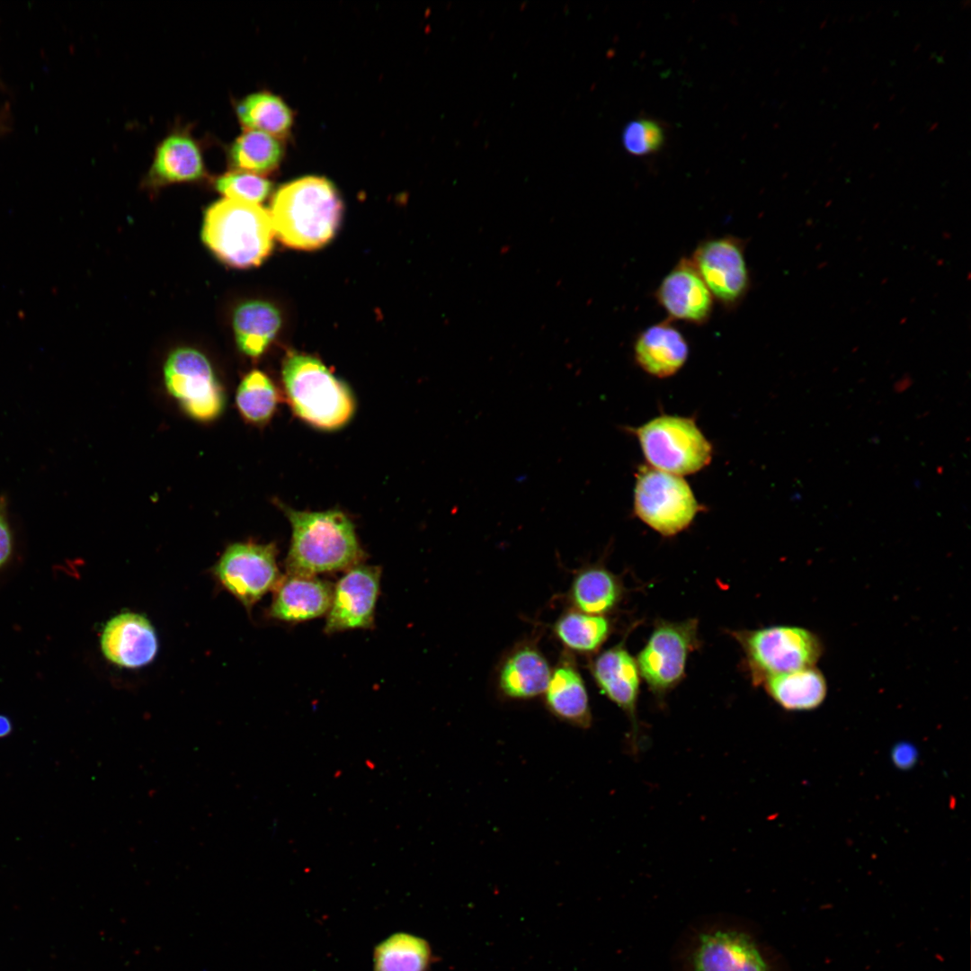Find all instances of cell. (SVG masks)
Wrapping results in <instances>:
<instances>
[{"label": "cell", "mask_w": 971, "mask_h": 971, "mask_svg": "<svg viewBox=\"0 0 971 971\" xmlns=\"http://www.w3.org/2000/svg\"><path fill=\"white\" fill-rule=\"evenodd\" d=\"M274 235L284 245L313 250L325 245L340 224L343 204L325 178L307 176L282 186L269 210Z\"/></svg>", "instance_id": "6da1fadb"}, {"label": "cell", "mask_w": 971, "mask_h": 971, "mask_svg": "<svg viewBox=\"0 0 971 971\" xmlns=\"http://www.w3.org/2000/svg\"><path fill=\"white\" fill-rule=\"evenodd\" d=\"M284 511L292 528L287 573L316 575L348 570L364 558L354 526L343 512Z\"/></svg>", "instance_id": "7a4b0ae2"}, {"label": "cell", "mask_w": 971, "mask_h": 971, "mask_svg": "<svg viewBox=\"0 0 971 971\" xmlns=\"http://www.w3.org/2000/svg\"><path fill=\"white\" fill-rule=\"evenodd\" d=\"M274 236L270 212L259 204L223 198L204 214L203 242L232 267L259 265L270 254Z\"/></svg>", "instance_id": "3957f363"}, {"label": "cell", "mask_w": 971, "mask_h": 971, "mask_svg": "<svg viewBox=\"0 0 971 971\" xmlns=\"http://www.w3.org/2000/svg\"><path fill=\"white\" fill-rule=\"evenodd\" d=\"M288 402L297 416L323 430L344 425L354 412V400L346 385L319 360L290 353L282 366Z\"/></svg>", "instance_id": "277c9868"}, {"label": "cell", "mask_w": 971, "mask_h": 971, "mask_svg": "<svg viewBox=\"0 0 971 971\" xmlns=\"http://www.w3.org/2000/svg\"><path fill=\"white\" fill-rule=\"evenodd\" d=\"M734 637L742 646L753 681L815 666L823 644L814 632L801 627L773 626L738 631Z\"/></svg>", "instance_id": "5b68a950"}, {"label": "cell", "mask_w": 971, "mask_h": 971, "mask_svg": "<svg viewBox=\"0 0 971 971\" xmlns=\"http://www.w3.org/2000/svg\"><path fill=\"white\" fill-rule=\"evenodd\" d=\"M645 458L654 468L680 476L708 466L712 446L691 418L661 415L635 429Z\"/></svg>", "instance_id": "8992f818"}, {"label": "cell", "mask_w": 971, "mask_h": 971, "mask_svg": "<svg viewBox=\"0 0 971 971\" xmlns=\"http://www.w3.org/2000/svg\"><path fill=\"white\" fill-rule=\"evenodd\" d=\"M634 511L654 530L670 537L690 525L699 505L681 477L642 466L637 473Z\"/></svg>", "instance_id": "52a82bcc"}, {"label": "cell", "mask_w": 971, "mask_h": 971, "mask_svg": "<svg viewBox=\"0 0 971 971\" xmlns=\"http://www.w3.org/2000/svg\"><path fill=\"white\" fill-rule=\"evenodd\" d=\"M745 247L740 237L713 236L700 241L690 257L714 300L728 311L736 309L751 289Z\"/></svg>", "instance_id": "ba28073f"}, {"label": "cell", "mask_w": 971, "mask_h": 971, "mask_svg": "<svg viewBox=\"0 0 971 971\" xmlns=\"http://www.w3.org/2000/svg\"><path fill=\"white\" fill-rule=\"evenodd\" d=\"M699 646L698 620H660L637 658L640 676L658 697L683 678L689 655Z\"/></svg>", "instance_id": "9c48e42d"}, {"label": "cell", "mask_w": 971, "mask_h": 971, "mask_svg": "<svg viewBox=\"0 0 971 971\" xmlns=\"http://www.w3.org/2000/svg\"><path fill=\"white\" fill-rule=\"evenodd\" d=\"M164 375L167 391L189 416L207 422L221 414L223 389L202 353L192 348L174 351L166 360Z\"/></svg>", "instance_id": "30bf717a"}, {"label": "cell", "mask_w": 971, "mask_h": 971, "mask_svg": "<svg viewBox=\"0 0 971 971\" xmlns=\"http://www.w3.org/2000/svg\"><path fill=\"white\" fill-rule=\"evenodd\" d=\"M276 555L273 543H235L225 550L214 573L223 587L250 609L274 590L281 577Z\"/></svg>", "instance_id": "8fae6325"}, {"label": "cell", "mask_w": 971, "mask_h": 971, "mask_svg": "<svg viewBox=\"0 0 971 971\" xmlns=\"http://www.w3.org/2000/svg\"><path fill=\"white\" fill-rule=\"evenodd\" d=\"M381 569L357 565L334 585L325 632L328 634L354 628H370L374 623L379 593Z\"/></svg>", "instance_id": "7c38bea8"}, {"label": "cell", "mask_w": 971, "mask_h": 971, "mask_svg": "<svg viewBox=\"0 0 971 971\" xmlns=\"http://www.w3.org/2000/svg\"><path fill=\"white\" fill-rule=\"evenodd\" d=\"M655 298L668 319L696 325L708 322L714 298L690 258L682 257L663 278Z\"/></svg>", "instance_id": "4fadbf2b"}, {"label": "cell", "mask_w": 971, "mask_h": 971, "mask_svg": "<svg viewBox=\"0 0 971 971\" xmlns=\"http://www.w3.org/2000/svg\"><path fill=\"white\" fill-rule=\"evenodd\" d=\"M693 971H771L755 941L735 930H715L699 937Z\"/></svg>", "instance_id": "5bb4252c"}, {"label": "cell", "mask_w": 971, "mask_h": 971, "mask_svg": "<svg viewBox=\"0 0 971 971\" xmlns=\"http://www.w3.org/2000/svg\"><path fill=\"white\" fill-rule=\"evenodd\" d=\"M103 655L125 668L149 664L157 652V639L150 622L142 615L120 613L105 625L101 636Z\"/></svg>", "instance_id": "9a60e30c"}, {"label": "cell", "mask_w": 971, "mask_h": 971, "mask_svg": "<svg viewBox=\"0 0 971 971\" xmlns=\"http://www.w3.org/2000/svg\"><path fill=\"white\" fill-rule=\"evenodd\" d=\"M273 591L270 615L286 622H300L327 613L334 585L316 575L287 573Z\"/></svg>", "instance_id": "2e32d148"}, {"label": "cell", "mask_w": 971, "mask_h": 971, "mask_svg": "<svg viewBox=\"0 0 971 971\" xmlns=\"http://www.w3.org/2000/svg\"><path fill=\"white\" fill-rule=\"evenodd\" d=\"M591 671L601 692L627 713L632 722L636 737L637 704L640 684V673L636 659L625 646L617 645L598 655L592 661Z\"/></svg>", "instance_id": "e0dca14e"}, {"label": "cell", "mask_w": 971, "mask_h": 971, "mask_svg": "<svg viewBox=\"0 0 971 971\" xmlns=\"http://www.w3.org/2000/svg\"><path fill=\"white\" fill-rule=\"evenodd\" d=\"M633 352L636 362L645 372L664 379L683 367L690 348L682 333L667 318L638 333Z\"/></svg>", "instance_id": "ac0fdd59"}, {"label": "cell", "mask_w": 971, "mask_h": 971, "mask_svg": "<svg viewBox=\"0 0 971 971\" xmlns=\"http://www.w3.org/2000/svg\"><path fill=\"white\" fill-rule=\"evenodd\" d=\"M205 174L200 144L186 130H176L157 145L148 178L156 184H168L194 182Z\"/></svg>", "instance_id": "d6986e66"}, {"label": "cell", "mask_w": 971, "mask_h": 971, "mask_svg": "<svg viewBox=\"0 0 971 971\" xmlns=\"http://www.w3.org/2000/svg\"><path fill=\"white\" fill-rule=\"evenodd\" d=\"M551 670L543 654L532 646L514 649L499 670L503 693L512 699H530L545 692Z\"/></svg>", "instance_id": "ffe728a7"}, {"label": "cell", "mask_w": 971, "mask_h": 971, "mask_svg": "<svg viewBox=\"0 0 971 971\" xmlns=\"http://www.w3.org/2000/svg\"><path fill=\"white\" fill-rule=\"evenodd\" d=\"M763 683L770 697L789 711L815 709L827 693L826 680L815 666L774 675Z\"/></svg>", "instance_id": "44dd1931"}, {"label": "cell", "mask_w": 971, "mask_h": 971, "mask_svg": "<svg viewBox=\"0 0 971 971\" xmlns=\"http://www.w3.org/2000/svg\"><path fill=\"white\" fill-rule=\"evenodd\" d=\"M546 703L557 717L579 726H589L591 710L587 690L578 670L569 662L560 663L545 690Z\"/></svg>", "instance_id": "7402d4cb"}, {"label": "cell", "mask_w": 971, "mask_h": 971, "mask_svg": "<svg viewBox=\"0 0 971 971\" xmlns=\"http://www.w3.org/2000/svg\"><path fill=\"white\" fill-rule=\"evenodd\" d=\"M623 592L619 576L601 566L593 565L576 574L569 597L575 610L603 616L618 606Z\"/></svg>", "instance_id": "603a6c76"}, {"label": "cell", "mask_w": 971, "mask_h": 971, "mask_svg": "<svg viewBox=\"0 0 971 971\" xmlns=\"http://www.w3.org/2000/svg\"><path fill=\"white\" fill-rule=\"evenodd\" d=\"M281 326V315L272 304L249 301L241 304L233 315V328L238 348L246 355H261Z\"/></svg>", "instance_id": "cb8c5ba5"}, {"label": "cell", "mask_w": 971, "mask_h": 971, "mask_svg": "<svg viewBox=\"0 0 971 971\" xmlns=\"http://www.w3.org/2000/svg\"><path fill=\"white\" fill-rule=\"evenodd\" d=\"M235 110L245 129L262 131L275 138L286 135L293 121L287 104L266 91L245 95L236 102Z\"/></svg>", "instance_id": "d4e9b609"}, {"label": "cell", "mask_w": 971, "mask_h": 971, "mask_svg": "<svg viewBox=\"0 0 971 971\" xmlns=\"http://www.w3.org/2000/svg\"><path fill=\"white\" fill-rule=\"evenodd\" d=\"M233 170L259 174L272 172L280 164L282 147L277 138L267 133L245 129L227 150Z\"/></svg>", "instance_id": "484cf974"}, {"label": "cell", "mask_w": 971, "mask_h": 971, "mask_svg": "<svg viewBox=\"0 0 971 971\" xmlns=\"http://www.w3.org/2000/svg\"><path fill=\"white\" fill-rule=\"evenodd\" d=\"M430 959V947L424 940L396 933L376 947L374 971H426Z\"/></svg>", "instance_id": "4316f807"}, {"label": "cell", "mask_w": 971, "mask_h": 971, "mask_svg": "<svg viewBox=\"0 0 971 971\" xmlns=\"http://www.w3.org/2000/svg\"><path fill=\"white\" fill-rule=\"evenodd\" d=\"M554 631L560 642L578 653H592L608 638L610 624L604 616L577 610L565 612L557 620Z\"/></svg>", "instance_id": "83f0119b"}, {"label": "cell", "mask_w": 971, "mask_h": 971, "mask_svg": "<svg viewBox=\"0 0 971 971\" xmlns=\"http://www.w3.org/2000/svg\"><path fill=\"white\" fill-rule=\"evenodd\" d=\"M278 401L276 388L260 370H253L243 379L236 396L241 415L255 424L264 423L272 416Z\"/></svg>", "instance_id": "f1b7e54d"}, {"label": "cell", "mask_w": 971, "mask_h": 971, "mask_svg": "<svg viewBox=\"0 0 971 971\" xmlns=\"http://www.w3.org/2000/svg\"><path fill=\"white\" fill-rule=\"evenodd\" d=\"M214 187L227 199L259 204L269 195L272 183L259 174L232 170L218 176Z\"/></svg>", "instance_id": "f546056e"}, {"label": "cell", "mask_w": 971, "mask_h": 971, "mask_svg": "<svg viewBox=\"0 0 971 971\" xmlns=\"http://www.w3.org/2000/svg\"><path fill=\"white\" fill-rule=\"evenodd\" d=\"M665 140V131L660 122L640 118L629 121L623 129L621 142L625 150L636 156L659 151Z\"/></svg>", "instance_id": "4dcf8cb0"}, {"label": "cell", "mask_w": 971, "mask_h": 971, "mask_svg": "<svg viewBox=\"0 0 971 971\" xmlns=\"http://www.w3.org/2000/svg\"><path fill=\"white\" fill-rule=\"evenodd\" d=\"M892 760L898 768L909 769L917 760V752L910 744H897L892 751Z\"/></svg>", "instance_id": "1f68e13d"}, {"label": "cell", "mask_w": 971, "mask_h": 971, "mask_svg": "<svg viewBox=\"0 0 971 971\" xmlns=\"http://www.w3.org/2000/svg\"><path fill=\"white\" fill-rule=\"evenodd\" d=\"M12 551L11 531L4 515L2 503L0 504V567L7 561Z\"/></svg>", "instance_id": "d6a6232c"}, {"label": "cell", "mask_w": 971, "mask_h": 971, "mask_svg": "<svg viewBox=\"0 0 971 971\" xmlns=\"http://www.w3.org/2000/svg\"><path fill=\"white\" fill-rule=\"evenodd\" d=\"M12 129L11 113L9 108L5 106L0 111V137L8 133Z\"/></svg>", "instance_id": "836d02e7"}, {"label": "cell", "mask_w": 971, "mask_h": 971, "mask_svg": "<svg viewBox=\"0 0 971 971\" xmlns=\"http://www.w3.org/2000/svg\"><path fill=\"white\" fill-rule=\"evenodd\" d=\"M12 731V724L6 717L0 715V737L7 735Z\"/></svg>", "instance_id": "e575fe53"}]
</instances>
